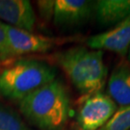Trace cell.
Here are the masks:
<instances>
[{
    "mask_svg": "<svg viewBox=\"0 0 130 130\" xmlns=\"http://www.w3.org/2000/svg\"><path fill=\"white\" fill-rule=\"evenodd\" d=\"M94 1L57 0L54 3L53 20L60 27H78L93 15Z\"/></svg>",
    "mask_w": 130,
    "mask_h": 130,
    "instance_id": "cell-7",
    "label": "cell"
},
{
    "mask_svg": "<svg viewBox=\"0 0 130 130\" xmlns=\"http://www.w3.org/2000/svg\"><path fill=\"white\" fill-rule=\"evenodd\" d=\"M39 6L42 15L52 17L53 18V11H54V3L55 1H39Z\"/></svg>",
    "mask_w": 130,
    "mask_h": 130,
    "instance_id": "cell-14",
    "label": "cell"
},
{
    "mask_svg": "<svg viewBox=\"0 0 130 130\" xmlns=\"http://www.w3.org/2000/svg\"><path fill=\"white\" fill-rule=\"evenodd\" d=\"M0 19L18 29L33 32L36 14L27 0H0Z\"/></svg>",
    "mask_w": 130,
    "mask_h": 130,
    "instance_id": "cell-8",
    "label": "cell"
},
{
    "mask_svg": "<svg viewBox=\"0 0 130 130\" xmlns=\"http://www.w3.org/2000/svg\"><path fill=\"white\" fill-rule=\"evenodd\" d=\"M19 106L21 114L41 130H61L70 117L69 93L57 79L28 94Z\"/></svg>",
    "mask_w": 130,
    "mask_h": 130,
    "instance_id": "cell-1",
    "label": "cell"
},
{
    "mask_svg": "<svg viewBox=\"0 0 130 130\" xmlns=\"http://www.w3.org/2000/svg\"><path fill=\"white\" fill-rule=\"evenodd\" d=\"M7 36L11 56H19L31 53H42L60 44L62 40L37 35L33 32L18 29L3 22Z\"/></svg>",
    "mask_w": 130,
    "mask_h": 130,
    "instance_id": "cell-5",
    "label": "cell"
},
{
    "mask_svg": "<svg viewBox=\"0 0 130 130\" xmlns=\"http://www.w3.org/2000/svg\"><path fill=\"white\" fill-rule=\"evenodd\" d=\"M118 110L115 101L102 92L84 95L79 104L76 121L80 130H99Z\"/></svg>",
    "mask_w": 130,
    "mask_h": 130,
    "instance_id": "cell-4",
    "label": "cell"
},
{
    "mask_svg": "<svg viewBox=\"0 0 130 130\" xmlns=\"http://www.w3.org/2000/svg\"><path fill=\"white\" fill-rule=\"evenodd\" d=\"M10 58H12V56L9 50L8 40L3 28V22L0 21V63H4Z\"/></svg>",
    "mask_w": 130,
    "mask_h": 130,
    "instance_id": "cell-13",
    "label": "cell"
},
{
    "mask_svg": "<svg viewBox=\"0 0 130 130\" xmlns=\"http://www.w3.org/2000/svg\"><path fill=\"white\" fill-rule=\"evenodd\" d=\"M55 60L79 93L86 95L102 92L108 72L103 51L74 46L58 52Z\"/></svg>",
    "mask_w": 130,
    "mask_h": 130,
    "instance_id": "cell-2",
    "label": "cell"
},
{
    "mask_svg": "<svg viewBox=\"0 0 130 130\" xmlns=\"http://www.w3.org/2000/svg\"><path fill=\"white\" fill-rule=\"evenodd\" d=\"M86 45L91 49L108 50L121 56L126 55L130 46V14L105 32L87 39Z\"/></svg>",
    "mask_w": 130,
    "mask_h": 130,
    "instance_id": "cell-6",
    "label": "cell"
},
{
    "mask_svg": "<svg viewBox=\"0 0 130 130\" xmlns=\"http://www.w3.org/2000/svg\"><path fill=\"white\" fill-rule=\"evenodd\" d=\"M56 71L47 64L20 59L0 69V95L19 102L37 89L55 79Z\"/></svg>",
    "mask_w": 130,
    "mask_h": 130,
    "instance_id": "cell-3",
    "label": "cell"
},
{
    "mask_svg": "<svg viewBox=\"0 0 130 130\" xmlns=\"http://www.w3.org/2000/svg\"><path fill=\"white\" fill-rule=\"evenodd\" d=\"M99 130H130V104L119 108L111 120Z\"/></svg>",
    "mask_w": 130,
    "mask_h": 130,
    "instance_id": "cell-12",
    "label": "cell"
},
{
    "mask_svg": "<svg viewBox=\"0 0 130 130\" xmlns=\"http://www.w3.org/2000/svg\"><path fill=\"white\" fill-rule=\"evenodd\" d=\"M108 95L121 107L130 104V65L121 61L108 79Z\"/></svg>",
    "mask_w": 130,
    "mask_h": 130,
    "instance_id": "cell-10",
    "label": "cell"
},
{
    "mask_svg": "<svg viewBox=\"0 0 130 130\" xmlns=\"http://www.w3.org/2000/svg\"><path fill=\"white\" fill-rule=\"evenodd\" d=\"M0 130H30L22 119L11 108L0 103Z\"/></svg>",
    "mask_w": 130,
    "mask_h": 130,
    "instance_id": "cell-11",
    "label": "cell"
},
{
    "mask_svg": "<svg viewBox=\"0 0 130 130\" xmlns=\"http://www.w3.org/2000/svg\"><path fill=\"white\" fill-rule=\"evenodd\" d=\"M130 14V0H98L93 4V15L98 23L113 27Z\"/></svg>",
    "mask_w": 130,
    "mask_h": 130,
    "instance_id": "cell-9",
    "label": "cell"
},
{
    "mask_svg": "<svg viewBox=\"0 0 130 130\" xmlns=\"http://www.w3.org/2000/svg\"><path fill=\"white\" fill-rule=\"evenodd\" d=\"M127 63L130 65V46H129V49H128V51H127Z\"/></svg>",
    "mask_w": 130,
    "mask_h": 130,
    "instance_id": "cell-15",
    "label": "cell"
}]
</instances>
